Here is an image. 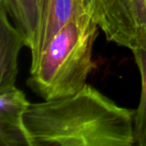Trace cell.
<instances>
[{
  "label": "cell",
  "mask_w": 146,
  "mask_h": 146,
  "mask_svg": "<svg viewBox=\"0 0 146 146\" xmlns=\"http://www.w3.org/2000/svg\"><path fill=\"white\" fill-rule=\"evenodd\" d=\"M134 115L86 84L73 95L30 104L24 125L32 146H133Z\"/></svg>",
  "instance_id": "1"
},
{
  "label": "cell",
  "mask_w": 146,
  "mask_h": 146,
  "mask_svg": "<svg viewBox=\"0 0 146 146\" xmlns=\"http://www.w3.org/2000/svg\"><path fill=\"white\" fill-rule=\"evenodd\" d=\"M98 28L89 12L68 21L30 68L27 86L44 100L67 97L81 90L94 67L92 48Z\"/></svg>",
  "instance_id": "2"
},
{
  "label": "cell",
  "mask_w": 146,
  "mask_h": 146,
  "mask_svg": "<svg viewBox=\"0 0 146 146\" xmlns=\"http://www.w3.org/2000/svg\"><path fill=\"white\" fill-rule=\"evenodd\" d=\"M108 41L134 50L146 41V0H83Z\"/></svg>",
  "instance_id": "3"
},
{
  "label": "cell",
  "mask_w": 146,
  "mask_h": 146,
  "mask_svg": "<svg viewBox=\"0 0 146 146\" xmlns=\"http://www.w3.org/2000/svg\"><path fill=\"white\" fill-rule=\"evenodd\" d=\"M87 12L83 0H42L39 25L31 45V68L55 35L74 17Z\"/></svg>",
  "instance_id": "4"
},
{
  "label": "cell",
  "mask_w": 146,
  "mask_h": 146,
  "mask_svg": "<svg viewBox=\"0 0 146 146\" xmlns=\"http://www.w3.org/2000/svg\"><path fill=\"white\" fill-rule=\"evenodd\" d=\"M29 104L15 86L0 91V146H32L24 125Z\"/></svg>",
  "instance_id": "5"
},
{
  "label": "cell",
  "mask_w": 146,
  "mask_h": 146,
  "mask_svg": "<svg viewBox=\"0 0 146 146\" xmlns=\"http://www.w3.org/2000/svg\"><path fill=\"white\" fill-rule=\"evenodd\" d=\"M27 42L0 7V91L15 86L18 74V56Z\"/></svg>",
  "instance_id": "6"
},
{
  "label": "cell",
  "mask_w": 146,
  "mask_h": 146,
  "mask_svg": "<svg viewBox=\"0 0 146 146\" xmlns=\"http://www.w3.org/2000/svg\"><path fill=\"white\" fill-rule=\"evenodd\" d=\"M42 0H0V7L9 20L24 35L27 47L30 48L37 33Z\"/></svg>",
  "instance_id": "7"
},
{
  "label": "cell",
  "mask_w": 146,
  "mask_h": 146,
  "mask_svg": "<svg viewBox=\"0 0 146 146\" xmlns=\"http://www.w3.org/2000/svg\"><path fill=\"white\" fill-rule=\"evenodd\" d=\"M132 51L141 76L140 102L134 115L135 145L146 146V41Z\"/></svg>",
  "instance_id": "8"
}]
</instances>
